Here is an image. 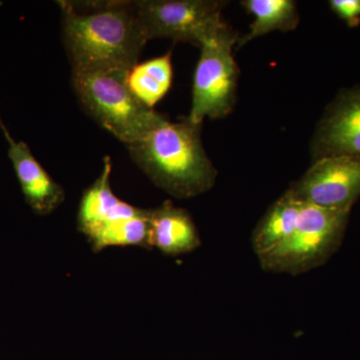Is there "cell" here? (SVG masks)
I'll list each match as a JSON object with an SVG mask.
<instances>
[{
    "mask_svg": "<svg viewBox=\"0 0 360 360\" xmlns=\"http://www.w3.org/2000/svg\"><path fill=\"white\" fill-rule=\"evenodd\" d=\"M56 4L71 72L131 70L139 63L148 41L137 20L134 0Z\"/></svg>",
    "mask_w": 360,
    "mask_h": 360,
    "instance_id": "6da1fadb",
    "label": "cell"
},
{
    "mask_svg": "<svg viewBox=\"0 0 360 360\" xmlns=\"http://www.w3.org/2000/svg\"><path fill=\"white\" fill-rule=\"evenodd\" d=\"M201 125L167 117L129 144L130 156L151 181L177 198H191L214 186L217 172L201 141Z\"/></svg>",
    "mask_w": 360,
    "mask_h": 360,
    "instance_id": "7a4b0ae2",
    "label": "cell"
},
{
    "mask_svg": "<svg viewBox=\"0 0 360 360\" xmlns=\"http://www.w3.org/2000/svg\"><path fill=\"white\" fill-rule=\"evenodd\" d=\"M129 71L71 72L82 110L127 146L141 139L165 116L137 98L129 85Z\"/></svg>",
    "mask_w": 360,
    "mask_h": 360,
    "instance_id": "3957f363",
    "label": "cell"
},
{
    "mask_svg": "<svg viewBox=\"0 0 360 360\" xmlns=\"http://www.w3.org/2000/svg\"><path fill=\"white\" fill-rule=\"evenodd\" d=\"M349 214L350 210L303 202L295 231L283 245L259 259L262 269L295 276L326 264L341 245Z\"/></svg>",
    "mask_w": 360,
    "mask_h": 360,
    "instance_id": "277c9868",
    "label": "cell"
},
{
    "mask_svg": "<svg viewBox=\"0 0 360 360\" xmlns=\"http://www.w3.org/2000/svg\"><path fill=\"white\" fill-rule=\"evenodd\" d=\"M238 39V33L225 23L200 45L191 112L187 116L194 124H202L205 118H224L233 110L239 70L232 49Z\"/></svg>",
    "mask_w": 360,
    "mask_h": 360,
    "instance_id": "5b68a950",
    "label": "cell"
},
{
    "mask_svg": "<svg viewBox=\"0 0 360 360\" xmlns=\"http://www.w3.org/2000/svg\"><path fill=\"white\" fill-rule=\"evenodd\" d=\"M144 37L172 39L200 47L225 25L219 0H134Z\"/></svg>",
    "mask_w": 360,
    "mask_h": 360,
    "instance_id": "8992f818",
    "label": "cell"
},
{
    "mask_svg": "<svg viewBox=\"0 0 360 360\" xmlns=\"http://www.w3.org/2000/svg\"><path fill=\"white\" fill-rule=\"evenodd\" d=\"M288 189L302 202L352 210L360 198V155H331L314 160L302 179Z\"/></svg>",
    "mask_w": 360,
    "mask_h": 360,
    "instance_id": "52a82bcc",
    "label": "cell"
},
{
    "mask_svg": "<svg viewBox=\"0 0 360 360\" xmlns=\"http://www.w3.org/2000/svg\"><path fill=\"white\" fill-rule=\"evenodd\" d=\"M314 160L360 155V85L340 92L317 125L311 141Z\"/></svg>",
    "mask_w": 360,
    "mask_h": 360,
    "instance_id": "ba28073f",
    "label": "cell"
},
{
    "mask_svg": "<svg viewBox=\"0 0 360 360\" xmlns=\"http://www.w3.org/2000/svg\"><path fill=\"white\" fill-rule=\"evenodd\" d=\"M0 129L8 146L7 153L26 203L35 214H51L65 201V189L42 167L25 141H16L13 139L1 115Z\"/></svg>",
    "mask_w": 360,
    "mask_h": 360,
    "instance_id": "9c48e42d",
    "label": "cell"
},
{
    "mask_svg": "<svg viewBox=\"0 0 360 360\" xmlns=\"http://www.w3.org/2000/svg\"><path fill=\"white\" fill-rule=\"evenodd\" d=\"M149 245L167 255H180L200 248L195 224L186 210L165 201L149 213Z\"/></svg>",
    "mask_w": 360,
    "mask_h": 360,
    "instance_id": "30bf717a",
    "label": "cell"
},
{
    "mask_svg": "<svg viewBox=\"0 0 360 360\" xmlns=\"http://www.w3.org/2000/svg\"><path fill=\"white\" fill-rule=\"evenodd\" d=\"M112 163L104 158L103 172L94 184L85 191L78 210V229L86 232L94 226L106 222L141 217V208L123 202L113 193L110 186Z\"/></svg>",
    "mask_w": 360,
    "mask_h": 360,
    "instance_id": "8fae6325",
    "label": "cell"
},
{
    "mask_svg": "<svg viewBox=\"0 0 360 360\" xmlns=\"http://www.w3.org/2000/svg\"><path fill=\"white\" fill-rule=\"evenodd\" d=\"M303 202L288 189L274 203L252 236V248L258 260L262 259L279 248L295 231Z\"/></svg>",
    "mask_w": 360,
    "mask_h": 360,
    "instance_id": "7c38bea8",
    "label": "cell"
},
{
    "mask_svg": "<svg viewBox=\"0 0 360 360\" xmlns=\"http://www.w3.org/2000/svg\"><path fill=\"white\" fill-rule=\"evenodd\" d=\"M241 4L255 20L250 32L239 37L238 49L267 33L295 30L300 22L297 6L292 0H245Z\"/></svg>",
    "mask_w": 360,
    "mask_h": 360,
    "instance_id": "4fadbf2b",
    "label": "cell"
},
{
    "mask_svg": "<svg viewBox=\"0 0 360 360\" xmlns=\"http://www.w3.org/2000/svg\"><path fill=\"white\" fill-rule=\"evenodd\" d=\"M172 52L146 63H137L129 71L130 89L142 103L153 108L165 96L172 82Z\"/></svg>",
    "mask_w": 360,
    "mask_h": 360,
    "instance_id": "5bb4252c",
    "label": "cell"
},
{
    "mask_svg": "<svg viewBox=\"0 0 360 360\" xmlns=\"http://www.w3.org/2000/svg\"><path fill=\"white\" fill-rule=\"evenodd\" d=\"M149 213L134 219L101 224L92 227L85 236L89 238L94 250H101L108 246H144L149 245Z\"/></svg>",
    "mask_w": 360,
    "mask_h": 360,
    "instance_id": "9a60e30c",
    "label": "cell"
},
{
    "mask_svg": "<svg viewBox=\"0 0 360 360\" xmlns=\"http://www.w3.org/2000/svg\"><path fill=\"white\" fill-rule=\"evenodd\" d=\"M329 6L350 27L359 25L360 0H331Z\"/></svg>",
    "mask_w": 360,
    "mask_h": 360,
    "instance_id": "2e32d148",
    "label": "cell"
}]
</instances>
